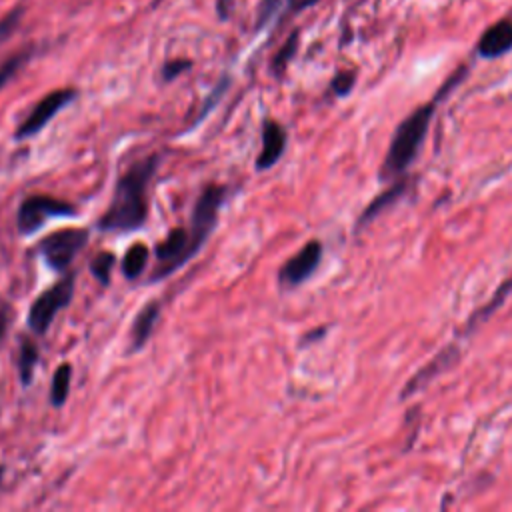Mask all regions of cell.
<instances>
[{"label": "cell", "mask_w": 512, "mask_h": 512, "mask_svg": "<svg viewBox=\"0 0 512 512\" xmlns=\"http://www.w3.org/2000/svg\"><path fill=\"white\" fill-rule=\"evenodd\" d=\"M276 8H280V0H264L262 4H260V10H258V26H262L274 12H276Z\"/></svg>", "instance_id": "cell-24"}, {"label": "cell", "mask_w": 512, "mask_h": 512, "mask_svg": "<svg viewBox=\"0 0 512 512\" xmlns=\"http://www.w3.org/2000/svg\"><path fill=\"white\" fill-rule=\"evenodd\" d=\"M286 130L276 120H264L262 124V148L256 156V170L272 168L286 150Z\"/></svg>", "instance_id": "cell-10"}, {"label": "cell", "mask_w": 512, "mask_h": 512, "mask_svg": "<svg viewBox=\"0 0 512 512\" xmlns=\"http://www.w3.org/2000/svg\"><path fill=\"white\" fill-rule=\"evenodd\" d=\"M22 14H24V8H22V6H16L14 10H10L8 14H4V16L0 18V44L6 42V40L16 32Z\"/></svg>", "instance_id": "cell-21"}, {"label": "cell", "mask_w": 512, "mask_h": 512, "mask_svg": "<svg viewBox=\"0 0 512 512\" xmlns=\"http://www.w3.org/2000/svg\"><path fill=\"white\" fill-rule=\"evenodd\" d=\"M76 90L74 88H58L48 92L28 114V118L18 126L14 138L16 140H24L30 138L34 134H38L62 108H66L70 102H74L76 98Z\"/></svg>", "instance_id": "cell-7"}, {"label": "cell", "mask_w": 512, "mask_h": 512, "mask_svg": "<svg viewBox=\"0 0 512 512\" xmlns=\"http://www.w3.org/2000/svg\"><path fill=\"white\" fill-rule=\"evenodd\" d=\"M324 332H326V328H318L316 332H308V334H306V338H304L302 342L306 344V342H310V340H316V338H320L318 334H324Z\"/></svg>", "instance_id": "cell-28"}, {"label": "cell", "mask_w": 512, "mask_h": 512, "mask_svg": "<svg viewBox=\"0 0 512 512\" xmlns=\"http://www.w3.org/2000/svg\"><path fill=\"white\" fill-rule=\"evenodd\" d=\"M228 196V186L224 184H206L192 208L190 218V250L196 256L208 236L214 232L220 208L224 206Z\"/></svg>", "instance_id": "cell-3"}, {"label": "cell", "mask_w": 512, "mask_h": 512, "mask_svg": "<svg viewBox=\"0 0 512 512\" xmlns=\"http://www.w3.org/2000/svg\"><path fill=\"white\" fill-rule=\"evenodd\" d=\"M74 284H76V274L68 272L32 302L28 310V328L34 334L44 336L48 332L56 314L70 304L74 296Z\"/></svg>", "instance_id": "cell-4"}, {"label": "cell", "mask_w": 512, "mask_h": 512, "mask_svg": "<svg viewBox=\"0 0 512 512\" xmlns=\"http://www.w3.org/2000/svg\"><path fill=\"white\" fill-rule=\"evenodd\" d=\"M512 50V20H498L490 24L478 38L476 52L482 58H500Z\"/></svg>", "instance_id": "cell-11"}, {"label": "cell", "mask_w": 512, "mask_h": 512, "mask_svg": "<svg viewBox=\"0 0 512 512\" xmlns=\"http://www.w3.org/2000/svg\"><path fill=\"white\" fill-rule=\"evenodd\" d=\"M148 260H150V248H148L146 244H142V242L132 244V246L126 250L124 258H122V274H124L128 280L138 278V276L146 270Z\"/></svg>", "instance_id": "cell-15"}, {"label": "cell", "mask_w": 512, "mask_h": 512, "mask_svg": "<svg viewBox=\"0 0 512 512\" xmlns=\"http://www.w3.org/2000/svg\"><path fill=\"white\" fill-rule=\"evenodd\" d=\"M296 50H298V32H292L288 36V40L282 44V48L276 52V56L272 60V70L276 74H282L286 70V66L290 64V60L294 58Z\"/></svg>", "instance_id": "cell-19"}, {"label": "cell", "mask_w": 512, "mask_h": 512, "mask_svg": "<svg viewBox=\"0 0 512 512\" xmlns=\"http://www.w3.org/2000/svg\"><path fill=\"white\" fill-rule=\"evenodd\" d=\"M38 360H40V354H38L36 342L32 338H24L20 342V356H18V370H20L22 386H30Z\"/></svg>", "instance_id": "cell-16"}, {"label": "cell", "mask_w": 512, "mask_h": 512, "mask_svg": "<svg viewBox=\"0 0 512 512\" xmlns=\"http://www.w3.org/2000/svg\"><path fill=\"white\" fill-rule=\"evenodd\" d=\"M32 56V50H22V52H16L14 56H10L2 66H0V90L14 78V74L30 60Z\"/></svg>", "instance_id": "cell-20"}, {"label": "cell", "mask_w": 512, "mask_h": 512, "mask_svg": "<svg viewBox=\"0 0 512 512\" xmlns=\"http://www.w3.org/2000/svg\"><path fill=\"white\" fill-rule=\"evenodd\" d=\"M322 260V244L318 240L306 242L290 260L278 270V284L282 288H296L306 282Z\"/></svg>", "instance_id": "cell-8"}, {"label": "cell", "mask_w": 512, "mask_h": 512, "mask_svg": "<svg viewBox=\"0 0 512 512\" xmlns=\"http://www.w3.org/2000/svg\"><path fill=\"white\" fill-rule=\"evenodd\" d=\"M232 6H234V0H216V12L222 20H226L232 12Z\"/></svg>", "instance_id": "cell-26"}, {"label": "cell", "mask_w": 512, "mask_h": 512, "mask_svg": "<svg viewBox=\"0 0 512 512\" xmlns=\"http://www.w3.org/2000/svg\"><path fill=\"white\" fill-rule=\"evenodd\" d=\"M192 62L190 60H184V58H176V60H168L164 66H162V78L164 80H174L176 76H180L182 72L190 70Z\"/></svg>", "instance_id": "cell-23"}, {"label": "cell", "mask_w": 512, "mask_h": 512, "mask_svg": "<svg viewBox=\"0 0 512 512\" xmlns=\"http://www.w3.org/2000/svg\"><path fill=\"white\" fill-rule=\"evenodd\" d=\"M86 228H62L40 240L38 252L54 272H66L76 254L86 246Z\"/></svg>", "instance_id": "cell-6"}, {"label": "cell", "mask_w": 512, "mask_h": 512, "mask_svg": "<svg viewBox=\"0 0 512 512\" xmlns=\"http://www.w3.org/2000/svg\"><path fill=\"white\" fill-rule=\"evenodd\" d=\"M76 214H78L76 206L66 200H60V198H54L48 194H34V196H28L20 204L16 224H18V232L22 236H32L40 228H44L48 220L70 218Z\"/></svg>", "instance_id": "cell-5"}, {"label": "cell", "mask_w": 512, "mask_h": 512, "mask_svg": "<svg viewBox=\"0 0 512 512\" xmlns=\"http://www.w3.org/2000/svg\"><path fill=\"white\" fill-rule=\"evenodd\" d=\"M158 316H160V302L158 300H150L140 308V312L136 314V318L132 322V328H130V346H128L130 352L140 350L150 340L152 330L158 322Z\"/></svg>", "instance_id": "cell-12"}, {"label": "cell", "mask_w": 512, "mask_h": 512, "mask_svg": "<svg viewBox=\"0 0 512 512\" xmlns=\"http://www.w3.org/2000/svg\"><path fill=\"white\" fill-rule=\"evenodd\" d=\"M116 264V256L112 252H98L92 260H90V272L92 276L102 284L106 286L110 282V272Z\"/></svg>", "instance_id": "cell-18"}, {"label": "cell", "mask_w": 512, "mask_h": 512, "mask_svg": "<svg viewBox=\"0 0 512 512\" xmlns=\"http://www.w3.org/2000/svg\"><path fill=\"white\" fill-rule=\"evenodd\" d=\"M160 166V154L134 162L118 176L108 210L98 218V230L132 232L148 218V186Z\"/></svg>", "instance_id": "cell-1"}, {"label": "cell", "mask_w": 512, "mask_h": 512, "mask_svg": "<svg viewBox=\"0 0 512 512\" xmlns=\"http://www.w3.org/2000/svg\"><path fill=\"white\" fill-rule=\"evenodd\" d=\"M460 360V348L458 346H446L444 350H440L424 368H420L404 386V390L400 392V398H408L416 392H420L424 386H428L434 378H438L440 374H444L446 370H450L456 362Z\"/></svg>", "instance_id": "cell-9"}, {"label": "cell", "mask_w": 512, "mask_h": 512, "mask_svg": "<svg viewBox=\"0 0 512 512\" xmlns=\"http://www.w3.org/2000/svg\"><path fill=\"white\" fill-rule=\"evenodd\" d=\"M354 80H356V74H354L352 70H342V72H338V74L332 78L330 88H332V92H334L336 96H346V94L352 90Z\"/></svg>", "instance_id": "cell-22"}, {"label": "cell", "mask_w": 512, "mask_h": 512, "mask_svg": "<svg viewBox=\"0 0 512 512\" xmlns=\"http://www.w3.org/2000/svg\"><path fill=\"white\" fill-rule=\"evenodd\" d=\"M510 294H512V276H510L508 280H504V282L500 284V288H496L494 296H492V298H490L482 308H478V310L470 316V320L466 322V332L474 330L480 322L488 320V318L494 314V310H496V308H500V306L504 304V300H506Z\"/></svg>", "instance_id": "cell-14"}, {"label": "cell", "mask_w": 512, "mask_h": 512, "mask_svg": "<svg viewBox=\"0 0 512 512\" xmlns=\"http://www.w3.org/2000/svg\"><path fill=\"white\" fill-rule=\"evenodd\" d=\"M318 0H288V6L292 12H302L306 8H310L312 4H316Z\"/></svg>", "instance_id": "cell-27"}, {"label": "cell", "mask_w": 512, "mask_h": 512, "mask_svg": "<svg viewBox=\"0 0 512 512\" xmlns=\"http://www.w3.org/2000/svg\"><path fill=\"white\" fill-rule=\"evenodd\" d=\"M466 74V68H458L446 82L444 86L438 90V94L434 96V100L414 108L398 126H396V132L392 136V142L388 146V152L382 160V166H380V178L382 180H390V178H400L408 168L410 164L416 160L422 144H424V138L428 134V126L434 118V112H436V106L438 102L444 98L446 92H450Z\"/></svg>", "instance_id": "cell-2"}, {"label": "cell", "mask_w": 512, "mask_h": 512, "mask_svg": "<svg viewBox=\"0 0 512 512\" xmlns=\"http://www.w3.org/2000/svg\"><path fill=\"white\" fill-rule=\"evenodd\" d=\"M2 474H4V466H0V480H2Z\"/></svg>", "instance_id": "cell-29"}, {"label": "cell", "mask_w": 512, "mask_h": 512, "mask_svg": "<svg viewBox=\"0 0 512 512\" xmlns=\"http://www.w3.org/2000/svg\"><path fill=\"white\" fill-rule=\"evenodd\" d=\"M408 186H410V180L404 178V176H400V178L394 182V186H390L388 190H384L382 194H378V196L364 208V212L360 214V218H358V222H356V228H358V230L364 228L368 222H372V220H374L376 216H380L384 210H388L394 202H398V200L406 194Z\"/></svg>", "instance_id": "cell-13"}, {"label": "cell", "mask_w": 512, "mask_h": 512, "mask_svg": "<svg viewBox=\"0 0 512 512\" xmlns=\"http://www.w3.org/2000/svg\"><path fill=\"white\" fill-rule=\"evenodd\" d=\"M10 306L8 304H0V340L4 338L8 326H10Z\"/></svg>", "instance_id": "cell-25"}, {"label": "cell", "mask_w": 512, "mask_h": 512, "mask_svg": "<svg viewBox=\"0 0 512 512\" xmlns=\"http://www.w3.org/2000/svg\"><path fill=\"white\" fill-rule=\"evenodd\" d=\"M70 380H72V366L68 362H62L54 376H52V384H50V402L52 406L60 408L70 392Z\"/></svg>", "instance_id": "cell-17"}]
</instances>
